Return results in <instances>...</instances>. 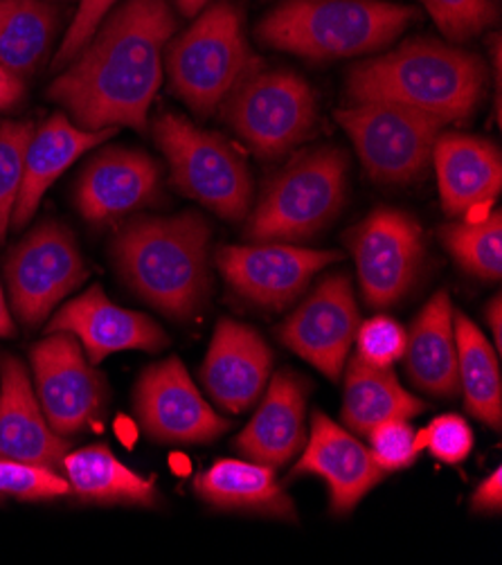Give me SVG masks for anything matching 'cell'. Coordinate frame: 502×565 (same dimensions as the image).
<instances>
[{
    "instance_id": "39",
    "label": "cell",
    "mask_w": 502,
    "mask_h": 565,
    "mask_svg": "<svg viewBox=\"0 0 502 565\" xmlns=\"http://www.w3.org/2000/svg\"><path fill=\"white\" fill-rule=\"evenodd\" d=\"M25 97V84L0 64V110H12Z\"/></svg>"
},
{
    "instance_id": "19",
    "label": "cell",
    "mask_w": 502,
    "mask_h": 565,
    "mask_svg": "<svg viewBox=\"0 0 502 565\" xmlns=\"http://www.w3.org/2000/svg\"><path fill=\"white\" fill-rule=\"evenodd\" d=\"M68 450L71 439L50 428L25 365L0 354V458L62 473Z\"/></svg>"
},
{
    "instance_id": "5",
    "label": "cell",
    "mask_w": 502,
    "mask_h": 565,
    "mask_svg": "<svg viewBox=\"0 0 502 565\" xmlns=\"http://www.w3.org/2000/svg\"><path fill=\"white\" fill-rule=\"evenodd\" d=\"M257 66L244 34L242 10L233 0L205 8L164 52L174 93L199 116H210Z\"/></svg>"
},
{
    "instance_id": "20",
    "label": "cell",
    "mask_w": 502,
    "mask_h": 565,
    "mask_svg": "<svg viewBox=\"0 0 502 565\" xmlns=\"http://www.w3.org/2000/svg\"><path fill=\"white\" fill-rule=\"evenodd\" d=\"M296 476H318L329 487L333 514H350L354 507L383 480V469L374 462L370 448L322 413H313L311 435Z\"/></svg>"
},
{
    "instance_id": "16",
    "label": "cell",
    "mask_w": 502,
    "mask_h": 565,
    "mask_svg": "<svg viewBox=\"0 0 502 565\" xmlns=\"http://www.w3.org/2000/svg\"><path fill=\"white\" fill-rule=\"evenodd\" d=\"M158 185L160 169L151 156L110 147L86 164L75 188V205L88 223L106 225L153 203Z\"/></svg>"
},
{
    "instance_id": "25",
    "label": "cell",
    "mask_w": 502,
    "mask_h": 565,
    "mask_svg": "<svg viewBox=\"0 0 502 565\" xmlns=\"http://www.w3.org/2000/svg\"><path fill=\"white\" fill-rule=\"evenodd\" d=\"M404 359L408 376L419 390L432 397H456L460 379L453 305L444 291L435 294L415 318Z\"/></svg>"
},
{
    "instance_id": "24",
    "label": "cell",
    "mask_w": 502,
    "mask_h": 565,
    "mask_svg": "<svg viewBox=\"0 0 502 565\" xmlns=\"http://www.w3.org/2000/svg\"><path fill=\"white\" fill-rule=\"evenodd\" d=\"M196 495L218 512H244L296 521V504L275 478V469L257 462L218 460L194 478Z\"/></svg>"
},
{
    "instance_id": "18",
    "label": "cell",
    "mask_w": 502,
    "mask_h": 565,
    "mask_svg": "<svg viewBox=\"0 0 502 565\" xmlns=\"http://www.w3.org/2000/svg\"><path fill=\"white\" fill-rule=\"evenodd\" d=\"M270 367L273 352L253 327L221 320L203 361L201 379L223 411L239 415L261 397Z\"/></svg>"
},
{
    "instance_id": "33",
    "label": "cell",
    "mask_w": 502,
    "mask_h": 565,
    "mask_svg": "<svg viewBox=\"0 0 502 565\" xmlns=\"http://www.w3.org/2000/svg\"><path fill=\"white\" fill-rule=\"evenodd\" d=\"M408 343L406 329L387 316H376L359 324L354 345H356V359L365 365L387 370L397 361L404 359Z\"/></svg>"
},
{
    "instance_id": "26",
    "label": "cell",
    "mask_w": 502,
    "mask_h": 565,
    "mask_svg": "<svg viewBox=\"0 0 502 565\" xmlns=\"http://www.w3.org/2000/svg\"><path fill=\"white\" fill-rule=\"evenodd\" d=\"M62 473L71 493L82 502L138 507H153L158 502L153 478L138 476L102 444L68 450Z\"/></svg>"
},
{
    "instance_id": "12",
    "label": "cell",
    "mask_w": 502,
    "mask_h": 565,
    "mask_svg": "<svg viewBox=\"0 0 502 565\" xmlns=\"http://www.w3.org/2000/svg\"><path fill=\"white\" fill-rule=\"evenodd\" d=\"M365 302L385 309L399 302L421 270L424 233L415 216L393 207L370 212L348 233Z\"/></svg>"
},
{
    "instance_id": "35",
    "label": "cell",
    "mask_w": 502,
    "mask_h": 565,
    "mask_svg": "<svg viewBox=\"0 0 502 565\" xmlns=\"http://www.w3.org/2000/svg\"><path fill=\"white\" fill-rule=\"evenodd\" d=\"M66 478L45 467L0 458V498L52 500L68 495Z\"/></svg>"
},
{
    "instance_id": "1",
    "label": "cell",
    "mask_w": 502,
    "mask_h": 565,
    "mask_svg": "<svg viewBox=\"0 0 502 565\" xmlns=\"http://www.w3.org/2000/svg\"><path fill=\"white\" fill-rule=\"evenodd\" d=\"M177 32L167 0H125L47 88L86 131H145L162 82V54Z\"/></svg>"
},
{
    "instance_id": "22",
    "label": "cell",
    "mask_w": 502,
    "mask_h": 565,
    "mask_svg": "<svg viewBox=\"0 0 502 565\" xmlns=\"http://www.w3.org/2000/svg\"><path fill=\"white\" fill-rule=\"evenodd\" d=\"M441 207L449 216H467L495 201L502 185L500 149L482 138L439 134L432 147Z\"/></svg>"
},
{
    "instance_id": "17",
    "label": "cell",
    "mask_w": 502,
    "mask_h": 565,
    "mask_svg": "<svg viewBox=\"0 0 502 565\" xmlns=\"http://www.w3.org/2000/svg\"><path fill=\"white\" fill-rule=\"evenodd\" d=\"M73 333L93 365L116 352H160L170 338L145 313L110 302L102 287H93L66 302L47 324V333Z\"/></svg>"
},
{
    "instance_id": "15",
    "label": "cell",
    "mask_w": 502,
    "mask_h": 565,
    "mask_svg": "<svg viewBox=\"0 0 502 565\" xmlns=\"http://www.w3.org/2000/svg\"><path fill=\"white\" fill-rule=\"evenodd\" d=\"M337 250H309L289 244L226 246L216 255L223 279L248 302L282 309L298 300L311 277L339 262Z\"/></svg>"
},
{
    "instance_id": "43",
    "label": "cell",
    "mask_w": 502,
    "mask_h": 565,
    "mask_svg": "<svg viewBox=\"0 0 502 565\" xmlns=\"http://www.w3.org/2000/svg\"><path fill=\"white\" fill-rule=\"evenodd\" d=\"M43 3H60V0H43Z\"/></svg>"
},
{
    "instance_id": "2",
    "label": "cell",
    "mask_w": 502,
    "mask_h": 565,
    "mask_svg": "<svg viewBox=\"0 0 502 565\" xmlns=\"http://www.w3.org/2000/svg\"><path fill=\"white\" fill-rule=\"evenodd\" d=\"M484 93V64L476 54L430 39L356 64L348 75L354 102H393L444 125L473 116Z\"/></svg>"
},
{
    "instance_id": "13",
    "label": "cell",
    "mask_w": 502,
    "mask_h": 565,
    "mask_svg": "<svg viewBox=\"0 0 502 565\" xmlns=\"http://www.w3.org/2000/svg\"><path fill=\"white\" fill-rule=\"evenodd\" d=\"M352 279L343 273L322 279L316 291L282 322L280 341L331 381H339L359 329Z\"/></svg>"
},
{
    "instance_id": "41",
    "label": "cell",
    "mask_w": 502,
    "mask_h": 565,
    "mask_svg": "<svg viewBox=\"0 0 502 565\" xmlns=\"http://www.w3.org/2000/svg\"><path fill=\"white\" fill-rule=\"evenodd\" d=\"M14 333H17V327H14L12 313L8 309V300H6L3 287H0V338H10Z\"/></svg>"
},
{
    "instance_id": "32",
    "label": "cell",
    "mask_w": 502,
    "mask_h": 565,
    "mask_svg": "<svg viewBox=\"0 0 502 565\" xmlns=\"http://www.w3.org/2000/svg\"><path fill=\"white\" fill-rule=\"evenodd\" d=\"M437 28L453 41H467L487 30L498 10L491 0H421Z\"/></svg>"
},
{
    "instance_id": "36",
    "label": "cell",
    "mask_w": 502,
    "mask_h": 565,
    "mask_svg": "<svg viewBox=\"0 0 502 565\" xmlns=\"http://www.w3.org/2000/svg\"><path fill=\"white\" fill-rule=\"evenodd\" d=\"M421 437L430 454L446 465L464 462L473 450V430L460 415L435 417Z\"/></svg>"
},
{
    "instance_id": "27",
    "label": "cell",
    "mask_w": 502,
    "mask_h": 565,
    "mask_svg": "<svg viewBox=\"0 0 502 565\" xmlns=\"http://www.w3.org/2000/svg\"><path fill=\"white\" fill-rule=\"evenodd\" d=\"M426 404L404 390L399 379L387 370L365 365L356 356L348 363L345 372V399L341 417L345 426L365 435L389 419H410L421 415Z\"/></svg>"
},
{
    "instance_id": "4",
    "label": "cell",
    "mask_w": 502,
    "mask_h": 565,
    "mask_svg": "<svg viewBox=\"0 0 502 565\" xmlns=\"http://www.w3.org/2000/svg\"><path fill=\"white\" fill-rule=\"evenodd\" d=\"M415 10L387 0H285L257 28L264 45L311 62L361 56L393 43Z\"/></svg>"
},
{
    "instance_id": "8",
    "label": "cell",
    "mask_w": 502,
    "mask_h": 565,
    "mask_svg": "<svg viewBox=\"0 0 502 565\" xmlns=\"http://www.w3.org/2000/svg\"><path fill=\"white\" fill-rule=\"evenodd\" d=\"M370 179L406 185L426 174L444 122L393 102H356L337 113Z\"/></svg>"
},
{
    "instance_id": "14",
    "label": "cell",
    "mask_w": 502,
    "mask_h": 565,
    "mask_svg": "<svg viewBox=\"0 0 502 565\" xmlns=\"http://www.w3.org/2000/svg\"><path fill=\"white\" fill-rule=\"evenodd\" d=\"M136 413L142 430L167 444H207L231 428V422L218 417L201 397L179 359H167L142 372Z\"/></svg>"
},
{
    "instance_id": "23",
    "label": "cell",
    "mask_w": 502,
    "mask_h": 565,
    "mask_svg": "<svg viewBox=\"0 0 502 565\" xmlns=\"http://www.w3.org/2000/svg\"><path fill=\"white\" fill-rule=\"evenodd\" d=\"M116 131L118 129L86 131L73 125L64 113H54L41 127H34L25 149L21 190L12 212L14 228L21 231L23 225L30 223L45 192L52 188V183H57L71 164H75V160H79L93 147L104 145L110 136H116Z\"/></svg>"
},
{
    "instance_id": "28",
    "label": "cell",
    "mask_w": 502,
    "mask_h": 565,
    "mask_svg": "<svg viewBox=\"0 0 502 565\" xmlns=\"http://www.w3.org/2000/svg\"><path fill=\"white\" fill-rule=\"evenodd\" d=\"M62 14L43 0H0V64L30 77L50 54Z\"/></svg>"
},
{
    "instance_id": "30",
    "label": "cell",
    "mask_w": 502,
    "mask_h": 565,
    "mask_svg": "<svg viewBox=\"0 0 502 565\" xmlns=\"http://www.w3.org/2000/svg\"><path fill=\"white\" fill-rule=\"evenodd\" d=\"M444 246L471 275L498 279L502 273V214L495 210L482 221L449 223L439 231Z\"/></svg>"
},
{
    "instance_id": "11",
    "label": "cell",
    "mask_w": 502,
    "mask_h": 565,
    "mask_svg": "<svg viewBox=\"0 0 502 565\" xmlns=\"http://www.w3.org/2000/svg\"><path fill=\"white\" fill-rule=\"evenodd\" d=\"M41 411L50 428L73 439L95 426L108 404L106 379L90 365L77 338L54 331L30 352Z\"/></svg>"
},
{
    "instance_id": "34",
    "label": "cell",
    "mask_w": 502,
    "mask_h": 565,
    "mask_svg": "<svg viewBox=\"0 0 502 565\" xmlns=\"http://www.w3.org/2000/svg\"><path fill=\"white\" fill-rule=\"evenodd\" d=\"M370 454L383 473L402 471L415 465L424 446L421 433H415L406 419H389L374 426L370 433Z\"/></svg>"
},
{
    "instance_id": "10",
    "label": "cell",
    "mask_w": 502,
    "mask_h": 565,
    "mask_svg": "<svg viewBox=\"0 0 502 565\" xmlns=\"http://www.w3.org/2000/svg\"><path fill=\"white\" fill-rule=\"evenodd\" d=\"M6 279L14 313L36 327L86 279V264L66 225L45 221L12 248Z\"/></svg>"
},
{
    "instance_id": "9",
    "label": "cell",
    "mask_w": 502,
    "mask_h": 565,
    "mask_svg": "<svg viewBox=\"0 0 502 565\" xmlns=\"http://www.w3.org/2000/svg\"><path fill=\"white\" fill-rule=\"evenodd\" d=\"M221 116L261 158H280L313 129L311 86L291 71H253L223 99Z\"/></svg>"
},
{
    "instance_id": "38",
    "label": "cell",
    "mask_w": 502,
    "mask_h": 565,
    "mask_svg": "<svg viewBox=\"0 0 502 565\" xmlns=\"http://www.w3.org/2000/svg\"><path fill=\"white\" fill-rule=\"evenodd\" d=\"M502 507V471L495 469L487 480H482L471 495V510L473 512H500Z\"/></svg>"
},
{
    "instance_id": "3",
    "label": "cell",
    "mask_w": 502,
    "mask_h": 565,
    "mask_svg": "<svg viewBox=\"0 0 502 565\" xmlns=\"http://www.w3.org/2000/svg\"><path fill=\"white\" fill-rule=\"evenodd\" d=\"M210 228L196 212L140 216L118 233L114 262L145 302L172 318H190L210 291Z\"/></svg>"
},
{
    "instance_id": "40",
    "label": "cell",
    "mask_w": 502,
    "mask_h": 565,
    "mask_svg": "<svg viewBox=\"0 0 502 565\" xmlns=\"http://www.w3.org/2000/svg\"><path fill=\"white\" fill-rule=\"evenodd\" d=\"M487 322L493 331V341H495V350H500L502 345V300L500 296H495L489 305H487Z\"/></svg>"
},
{
    "instance_id": "29",
    "label": "cell",
    "mask_w": 502,
    "mask_h": 565,
    "mask_svg": "<svg viewBox=\"0 0 502 565\" xmlns=\"http://www.w3.org/2000/svg\"><path fill=\"white\" fill-rule=\"evenodd\" d=\"M453 329L464 406L476 419L498 430L502 422V383L495 350L467 316L456 313Z\"/></svg>"
},
{
    "instance_id": "37",
    "label": "cell",
    "mask_w": 502,
    "mask_h": 565,
    "mask_svg": "<svg viewBox=\"0 0 502 565\" xmlns=\"http://www.w3.org/2000/svg\"><path fill=\"white\" fill-rule=\"evenodd\" d=\"M122 0H79L77 14L57 50V56L52 60V68H64L68 66L75 56L82 52V47L90 41L99 23L108 17V12L118 8Z\"/></svg>"
},
{
    "instance_id": "7",
    "label": "cell",
    "mask_w": 502,
    "mask_h": 565,
    "mask_svg": "<svg viewBox=\"0 0 502 565\" xmlns=\"http://www.w3.org/2000/svg\"><path fill=\"white\" fill-rule=\"evenodd\" d=\"M153 138L181 194L228 221L248 216L250 174L246 160L226 138L199 129L177 113H160L153 120Z\"/></svg>"
},
{
    "instance_id": "21",
    "label": "cell",
    "mask_w": 502,
    "mask_h": 565,
    "mask_svg": "<svg viewBox=\"0 0 502 565\" xmlns=\"http://www.w3.org/2000/svg\"><path fill=\"white\" fill-rule=\"evenodd\" d=\"M307 383L291 370L277 372L250 424L235 439L244 458L266 467H282L300 454L307 430Z\"/></svg>"
},
{
    "instance_id": "42",
    "label": "cell",
    "mask_w": 502,
    "mask_h": 565,
    "mask_svg": "<svg viewBox=\"0 0 502 565\" xmlns=\"http://www.w3.org/2000/svg\"><path fill=\"white\" fill-rule=\"evenodd\" d=\"M210 0H177L179 10L185 14V17H196L201 14L205 8H207Z\"/></svg>"
},
{
    "instance_id": "6",
    "label": "cell",
    "mask_w": 502,
    "mask_h": 565,
    "mask_svg": "<svg viewBox=\"0 0 502 565\" xmlns=\"http://www.w3.org/2000/svg\"><path fill=\"white\" fill-rule=\"evenodd\" d=\"M348 194V156L337 147L300 153L273 179L246 223L255 244L313 237L341 212Z\"/></svg>"
},
{
    "instance_id": "31",
    "label": "cell",
    "mask_w": 502,
    "mask_h": 565,
    "mask_svg": "<svg viewBox=\"0 0 502 565\" xmlns=\"http://www.w3.org/2000/svg\"><path fill=\"white\" fill-rule=\"evenodd\" d=\"M34 134L32 122H0V244L12 223L23 179V160Z\"/></svg>"
}]
</instances>
